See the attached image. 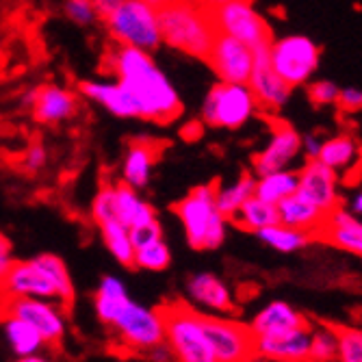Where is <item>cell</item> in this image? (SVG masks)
Masks as SVG:
<instances>
[{"mask_svg":"<svg viewBox=\"0 0 362 362\" xmlns=\"http://www.w3.org/2000/svg\"><path fill=\"white\" fill-rule=\"evenodd\" d=\"M337 362H362V330L354 325L337 327Z\"/></svg>","mask_w":362,"mask_h":362,"instance_id":"obj_37","label":"cell"},{"mask_svg":"<svg viewBox=\"0 0 362 362\" xmlns=\"http://www.w3.org/2000/svg\"><path fill=\"white\" fill-rule=\"evenodd\" d=\"M247 87L254 95L258 109L278 111L288 103L291 87L272 68L269 46L254 50V65H252V72H250Z\"/></svg>","mask_w":362,"mask_h":362,"instance_id":"obj_14","label":"cell"},{"mask_svg":"<svg viewBox=\"0 0 362 362\" xmlns=\"http://www.w3.org/2000/svg\"><path fill=\"white\" fill-rule=\"evenodd\" d=\"M109 327H113L117 343L124 347V351H137L141 356L150 347L165 341V325H163L160 310L148 308L133 300L126 302Z\"/></svg>","mask_w":362,"mask_h":362,"instance_id":"obj_7","label":"cell"},{"mask_svg":"<svg viewBox=\"0 0 362 362\" xmlns=\"http://www.w3.org/2000/svg\"><path fill=\"white\" fill-rule=\"evenodd\" d=\"M256 109V100L247 85L219 83L206 95L202 117L209 126L239 128L254 115Z\"/></svg>","mask_w":362,"mask_h":362,"instance_id":"obj_11","label":"cell"},{"mask_svg":"<svg viewBox=\"0 0 362 362\" xmlns=\"http://www.w3.org/2000/svg\"><path fill=\"white\" fill-rule=\"evenodd\" d=\"M33 262L44 272V276L50 280L54 293H57V302L68 310L74 304V284L70 278V272L65 267V262L54 256V254H40L33 258Z\"/></svg>","mask_w":362,"mask_h":362,"instance_id":"obj_29","label":"cell"},{"mask_svg":"<svg viewBox=\"0 0 362 362\" xmlns=\"http://www.w3.org/2000/svg\"><path fill=\"white\" fill-rule=\"evenodd\" d=\"M250 362H269V360H265V358H260V356H254Z\"/></svg>","mask_w":362,"mask_h":362,"instance_id":"obj_53","label":"cell"},{"mask_svg":"<svg viewBox=\"0 0 362 362\" xmlns=\"http://www.w3.org/2000/svg\"><path fill=\"white\" fill-rule=\"evenodd\" d=\"M298 191V172L295 170H280V172H272L265 176L256 178V187H254V195L260 197L262 202L269 204H278L284 197L293 195Z\"/></svg>","mask_w":362,"mask_h":362,"instance_id":"obj_31","label":"cell"},{"mask_svg":"<svg viewBox=\"0 0 362 362\" xmlns=\"http://www.w3.org/2000/svg\"><path fill=\"white\" fill-rule=\"evenodd\" d=\"M3 302H5V293H3V288H0V310H3Z\"/></svg>","mask_w":362,"mask_h":362,"instance_id":"obj_54","label":"cell"},{"mask_svg":"<svg viewBox=\"0 0 362 362\" xmlns=\"http://www.w3.org/2000/svg\"><path fill=\"white\" fill-rule=\"evenodd\" d=\"M13 362H54V360L44 354H30V356H20Z\"/></svg>","mask_w":362,"mask_h":362,"instance_id":"obj_48","label":"cell"},{"mask_svg":"<svg viewBox=\"0 0 362 362\" xmlns=\"http://www.w3.org/2000/svg\"><path fill=\"white\" fill-rule=\"evenodd\" d=\"M103 20L122 46L152 52L163 42L156 9L146 5L144 0H122L105 13Z\"/></svg>","mask_w":362,"mask_h":362,"instance_id":"obj_5","label":"cell"},{"mask_svg":"<svg viewBox=\"0 0 362 362\" xmlns=\"http://www.w3.org/2000/svg\"><path fill=\"white\" fill-rule=\"evenodd\" d=\"M81 91L95 100L98 105H103L111 113L119 117H141L139 103L135 100V95L130 93L122 83H95V81H83Z\"/></svg>","mask_w":362,"mask_h":362,"instance_id":"obj_22","label":"cell"},{"mask_svg":"<svg viewBox=\"0 0 362 362\" xmlns=\"http://www.w3.org/2000/svg\"><path fill=\"white\" fill-rule=\"evenodd\" d=\"M206 63L215 70L221 83L247 85L254 65V50L235 37L217 33Z\"/></svg>","mask_w":362,"mask_h":362,"instance_id":"obj_13","label":"cell"},{"mask_svg":"<svg viewBox=\"0 0 362 362\" xmlns=\"http://www.w3.org/2000/svg\"><path fill=\"white\" fill-rule=\"evenodd\" d=\"M313 325L300 327L278 337H262L254 341V354L269 362H308Z\"/></svg>","mask_w":362,"mask_h":362,"instance_id":"obj_19","label":"cell"},{"mask_svg":"<svg viewBox=\"0 0 362 362\" xmlns=\"http://www.w3.org/2000/svg\"><path fill=\"white\" fill-rule=\"evenodd\" d=\"M91 217L95 219V223L115 219V191H113V187H103L100 193L93 197Z\"/></svg>","mask_w":362,"mask_h":362,"instance_id":"obj_39","label":"cell"},{"mask_svg":"<svg viewBox=\"0 0 362 362\" xmlns=\"http://www.w3.org/2000/svg\"><path fill=\"white\" fill-rule=\"evenodd\" d=\"M46 165V150L42 144H33L28 152L24 154V168L28 172H37Z\"/></svg>","mask_w":362,"mask_h":362,"instance_id":"obj_43","label":"cell"},{"mask_svg":"<svg viewBox=\"0 0 362 362\" xmlns=\"http://www.w3.org/2000/svg\"><path fill=\"white\" fill-rule=\"evenodd\" d=\"M35 100H37V89H28V91L22 95V105H24V107H33V105H35Z\"/></svg>","mask_w":362,"mask_h":362,"instance_id":"obj_49","label":"cell"},{"mask_svg":"<svg viewBox=\"0 0 362 362\" xmlns=\"http://www.w3.org/2000/svg\"><path fill=\"white\" fill-rule=\"evenodd\" d=\"M128 233H130V243H133L135 250H139V247H144V245H150L152 241L163 239V228H160L158 219L148 221V223H144V226L128 228Z\"/></svg>","mask_w":362,"mask_h":362,"instance_id":"obj_40","label":"cell"},{"mask_svg":"<svg viewBox=\"0 0 362 362\" xmlns=\"http://www.w3.org/2000/svg\"><path fill=\"white\" fill-rule=\"evenodd\" d=\"M65 13L78 24H89L98 18L91 0H68V3H65Z\"/></svg>","mask_w":362,"mask_h":362,"instance_id":"obj_41","label":"cell"},{"mask_svg":"<svg viewBox=\"0 0 362 362\" xmlns=\"http://www.w3.org/2000/svg\"><path fill=\"white\" fill-rule=\"evenodd\" d=\"M172 262V252L168 243L158 239L152 241L150 245H144L135 250V267L137 269H148V272H165Z\"/></svg>","mask_w":362,"mask_h":362,"instance_id":"obj_36","label":"cell"},{"mask_svg":"<svg viewBox=\"0 0 362 362\" xmlns=\"http://www.w3.org/2000/svg\"><path fill=\"white\" fill-rule=\"evenodd\" d=\"M269 61L276 74L293 89L315 76L321 63V48L306 35H286L272 40Z\"/></svg>","mask_w":362,"mask_h":362,"instance_id":"obj_6","label":"cell"},{"mask_svg":"<svg viewBox=\"0 0 362 362\" xmlns=\"http://www.w3.org/2000/svg\"><path fill=\"white\" fill-rule=\"evenodd\" d=\"M256 237L265 243L267 247L276 250V252H282V254H291V252H300L304 247H308L315 239L302 230H295L291 226H284V223H274V226H267L256 233Z\"/></svg>","mask_w":362,"mask_h":362,"instance_id":"obj_32","label":"cell"},{"mask_svg":"<svg viewBox=\"0 0 362 362\" xmlns=\"http://www.w3.org/2000/svg\"><path fill=\"white\" fill-rule=\"evenodd\" d=\"M195 3H200V5H202V7H206V9H217V7H221V5L230 3V0H195Z\"/></svg>","mask_w":362,"mask_h":362,"instance_id":"obj_50","label":"cell"},{"mask_svg":"<svg viewBox=\"0 0 362 362\" xmlns=\"http://www.w3.org/2000/svg\"><path fill=\"white\" fill-rule=\"evenodd\" d=\"M187 295L193 304H197L202 310H209V315L235 317L239 310L233 291L215 274L204 272L191 276L187 282Z\"/></svg>","mask_w":362,"mask_h":362,"instance_id":"obj_16","label":"cell"},{"mask_svg":"<svg viewBox=\"0 0 362 362\" xmlns=\"http://www.w3.org/2000/svg\"><path fill=\"white\" fill-rule=\"evenodd\" d=\"M144 356H146L150 362H174V354H172V349L168 347L165 341L158 343V345H154V347H150Z\"/></svg>","mask_w":362,"mask_h":362,"instance_id":"obj_44","label":"cell"},{"mask_svg":"<svg viewBox=\"0 0 362 362\" xmlns=\"http://www.w3.org/2000/svg\"><path fill=\"white\" fill-rule=\"evenodd\" d=\"M315 239L330 243L332 247H339L343 252L362 256V219L351 215L341 204L325 217Z\"/></svg>","mask_w":362,"mask_h":362,"instance_id":"obj_20","label":"cell"},{"mask_svg":"<svg viewBox=\"0 0 362 362\" xmlns=\"http://www.w3.org/2000/svg\"><path fill=\"white\" fill-rule=\"evenodd\" d=\"M0 288L7 298H40L57 302L50 280L33 260H16L9 274L0 280Z\"/></svg>","mask_w":362,"mask_h":362,"instance_id":"obj_17","label":"cell"},{"mask_svg":"<svg viewBox=\"0 0 362 362\" xmlns=\"http://www.w3.org/2000/svg\"><path fill=\"white\" fill-rule=\"evenodd\" d=\"M321 139L317 135H306L302 137V154H306V158H317L319 156V150H321Z\"/></svg>","mask_w":362,"mask_h":362,"instance_id":"obj_45","label":"cell"},{"mask_svg":"<svg viewBox=\"0 0 362 362\" xmlns=\"http://www.w3.org/2000/svg\"><path fill=\"white\" fill-rule=\"evenodd\" d=\"M254 187H256V176H252L250 172H243L235 182H230V185H219L217 182L215 202H217L219 213L226 219L233 217L254 195Z\"/></svg>","mask_w":362,"mask_h":362,"instance_id":"obj_30","label":"cell"},{"mask_svg":"<svg viewBox=\"0 0 362 362\" xmlns=\"http://www.w3.org/2000/svg\"><path fill=\"white\" fill-rule=\"evenodd\" d=\"M100 226V233H103V241L109 247V252L115 256V260L124 267H135V247L130 243V233L128 228L117 221V219H109L98 223Z\"/></svg>","mask_w":362,"mask_h":362,"instance_id":"obj_34","label":"cell"},{"mask_svg":"<svg viewBox=\"0 0 362 362\" xmlns=\"http://www.w3.org/2000/svg\"><path fill=\"white\" fill-rule=\"evenodd\" d=\"M337 105H339V109L343 113H358V111H362V89H358V87L341 89Z\"/></svg>","mask_w":362,"mask_h":362,"instance_id":"obj_42","label":"cell"},{"mask_svg":"<svg viewBox=\"0 0 362 362\" xmlns=\"http://www.w3.org/2000/svg\"><path fill=\"white\" fill-rule=\"evenodd\" d=\"M341 87L334 81H315L308 85V98L310 103L317 107H327V105H337L339 100Z\"/></svg>","mask_w":362,"mask_h":362,"instance_id":"obj_38","label":"cell"},{"mask_svg":"<svg viewBox=\"0 0 362 362\" xmlns=\"http://www.w3.org/2000/svg\"><path fill=\"white\" fill-rule=\"evenodd\" d=\"M247 325L254 339H262V337H278V334L300 330V327L310 325V321L288 302L274 300L262 306Z\"/></svg>","mask_w":362,"mask_h":362,"instance_id":"obj_18","label":"cell"},{"mask_svg":"<svg viewBox=\"0 0 362 362\" xmlns=\"http://www.w3.org/2000/svg\"><path fill=\"white\" fill-rule=\"evenodd\" d=\"M0 315H11L30 323L46 341V347H59L68 332V319L65 308L52 300L40 298H7L3 302Z\"/></svg>","mask_w":362,"mask_h":362,"instance_id":"obj_10","label":"cell"},{"mask_svg":"<svg viewBox=\"0 0 362 362\" xmlns=\"http://www.w3.org/2000/svg\"><path fill=\"white\" fill-rule=\"evenodd\" d=\"M165 325V343L174 362H217L202 327V313L185 300H170L158 306Z\"/></svg>","mask_w":362,"mask_h":362,"instance_id":"obj_4","label":"cell"},{"mask_svg":"<svg viewBox=\"0 0 362 362\" xmlns=\"http://www.w3.org/2000/svg\"><path fill=\"white\" fill-rule=\"evenodd\" d=\"M35 117L42 124H54L61 119H68L76 111V98L57 85H44L37 89V100L33 105Z\"/></svg>","mask_w":362,"mask_h":362,"instance_id":"obj_24","label":"cell"},{"mask_svg":"<svg viewBox=\"0 0 362 362\" xmlns=\"http://www.w3.org/2000/svg\"><path fill=\"white\" fill-rule=\"evenodd\" d=\"M146 5H150L152 9H160V7H165L170 3H174V0H144Z\"/></svg>","mask_w":362,"mask_h":362,"instance_id":"obj_51","label":"cell"},{"mask_svg":"<svg viewBox=\"0 0 362 362\" xmlns=\"http://www.w3.org/2000/svg\"><path fill=\"white\" fill-rule=\"evenodd\" d=\"M211 18L217 33L243 42L252 50L267 48L274 40L267 20L256 11L252 0H230L217 9H211Z\"/></svg>","mask_w":362,"mask_h":362,"instance_id":"obj_8","label":"cell"},{"mask_svg":"<svg viewBox=\"0 0 362 362\" xmlns=\"http://www.w3.org/2000/svg\"><path fill=\"white\" fill-rule=\"evenodd\" d=\"M295 193L317 206L323 215H330L334 209L341 206L339 174L325 168L317 158L306 160L304 168L298 172V191Z\"/></svg>","mask_w":362,"mask_h":362,"instance_id":"obj_12","label":"cell"},{"mask_svg":"<svg viewBox=\"0 0 362 362\" xmlns=\"http://www.w3.org/2000/svg\"><path fill=\"white\" fill-rule=\"evenodd\" d=\"M215 193L217 180L191 189L187 197L172 206L193 250H217L226 241V217L217 209Z\"/></svg>","mask_w":362,"mask_h":362,"instance_id":"obj_3","label":"cell"},{"mask_svg":"<svg viewBox=\"0 0 362 362\" xmlns=\"http://www.w3.org/2000/svg\"><path fill=\"white\" fill-rule=\"evenodd\" d=\"M91 3H93V7H95L98 18H105V13H107L109 9H113L115 5H119L122 0H91Z\"/></svg>","mask_w":362,"mask_h":362,"instance_id":"obj_47","label":"cell"},{"mask_svg":"<svg viewBox=\"0 0 362 362\" xmlns=\"http://www.w3.org/2000/svg\"><path fill=\"white\" fill-rule=\"evenodd\" d=\"M128 300H130L128 288L122 280H117L113 276L103 278L95 288V293H93V308H95L98 319H100L105 325H111Z\"/></svg>","mask_w":362,"mask_h":362,"instance_id":"obj_28","label":"cell"},{"mask_svg":"<svg viewBox=\"0 0 362 362\" xmlns=\"http://www.w3.org/2000/svg\"><path fill=\"white\" fill-rule=\"evenodd\" d=\"M302 154V137L288 124H276L269 144L254 156V174L265 176L288 170L291 163Z\"/></svg>","mask_w":362,"mask_h":362,"instance_id":"obj_15","label":"cell"},{"mask_svg":"<svg viewBox=\"0 0 362 362\" xmlns=\"http://www.w3.org/2000/svg\"><path fill=\"white\" fill-rule=\"evenodd\" d=\"M163 148H165V144L152 137H139L130 141L122 168L124 185H128L130 189H144L152 176V168L158 160Z\"/></svg>","mask_w":362,"mask_h":362,"instance_id":"obj_21","label":"cell"},{"mask_svg":"<svg viewBox=\"0 0 362 362\" xmlns=\"http://www.w3.org/2000/svg\"><path fill=\"white\" fill-rule=\"evenodd\" d=\"M160 40L191 57L206 61L213 48L217 28L211 18V9L195 0H174L156 9Z\"/></svg>","mask_w":362,"mask_h":362,"instance_id":"obj_2","label":"cell"},{"mask_svg":"<svg viewBox=\"0 0 362 362\" xmlns=\"http://www.w3.org/2000/svg\"><path fill=\"white\" fill-rule=\"evenodd\" d=\"M109 65L111 72L117 76V83H122L135 95L141 109V117L158 124H170L180 117V98L148 52L130 46H119L109 57Z\"/></svg>","mask_w":362,"mask_h":362,"instance_id":"obj_1","label":"cell"},{"mask_svg":"<svg viewBox=\"0 0 362 362\" xmlns=\"http://www.w3.org/2000/svg\"><path fill=\"white\" fill-rule=\"evenodd\" d=\"M202 327L217 362H250L254 354V334L250 325L235 319L202 313Z\"/></svg>","mask_w":362,"mask_h":362,"instance_id":"obj_9","label":"cell"},{"mask_svg":"<svg viewBox=\"0 0 362 362\" xmlns=\"http://www.w3.org/2000/svg\"><path fill=\"white\" fill-rule=\"evenodd\" d=\"M230 221L237 223V226L243 228V230H250V233L256 235L258 230L278 223V211H276L274 204L262 202L260 197L252 195L250 200H247L233 217H230Z\"/></svg>","mask_w":362,"mask_h":362,"instance_id":"obj_33","label":"cell"},{"mask_svg":"<svg viewBox=\"0 0 362 362\" xmlns=\"http://www.w3.org/2000/svg\"><path fill=\"white\" fill-rule=\"evenodd\" d=\"M5 252H11V243L3 233H0V254H5Z\"/></svg>","mask_w":362,"mask_h":362,"instance_id":"obj_52","label":"cell"},{"mask_svg":"<svg viewBox=\"0 0 362 362\" xmlns=\"http://www.w3.org/2000/svg\"><path fill=\"white\" fill-rule=\"evenodd\" d=\"M278 211V221L284 226H291L295 230H302V233L310 235L313 239L317 237V233L321 230L323 221L327 215H323L317 206H313L310 202H306L302 195L293 193L288 197H284L282 202L276 204Z\"/></svg>","mask_w":362,"mask_h":362,"instance_id":"obj_23","label":"cell"},{"mask_svg":"<svg viewBox=\"0 0 362 362\" xmlns=\"http://www.w3.org/2000/svg\"><path fill=\"white\" fill-rule=\"evenodd\" d=\"M362 158V146L351 135H337L321 144L317 160H321L325 168L339 172L351 170L356 163Z\"/></svg>","mask_w":362,"mask_h":362,"instance_id":"obj_26","label":"cell"},{"mask_svg":"<svg viewBox=\"0 0 362 362\" xmlns=\"http://www.w3.org/2000/svg\"><path fill=\"white\" fill-rule=\"evenodd\" d=\"M343 206H345L351 215H356V217L362 219V189L356 191V193H351V195H349V200H347Z\"/></svg>","mask_w":362,"mask_h":362,"instance_id":"obj_46","label":"cell"},{"mask_svg":"<svg viewBox=\"0 0 362 362\" xmlns=\"http://www.w3.org/2000/svg\"><path fill=\"white\" fill-rule=\"evenodd\" d=\"M113 191H115V219L122 221L126 228L144 226L156 219L154 209L146 200H141L135 189L119 182L113 185Z\"/></svg>","mask_w":362,"mask_h":362,"instance_id":"obj_27","label":"cell"},{"mask_svg":"<svg viewBox=\"0 0 362 362\" xmlns=\"http://www.w3.org/2000/svg\"><path fill=\"white\" fill-rule=\"evenodd\" d=\"M339 343L334 325H317L310 330V356L308 362H337Z\"/></svg>","mask_w":362,"mask_h":362,"instance_id":"obj_35","label":"cell"},{"mask_svg":"<svg viewBox=\"0 0 362 362\" xmlns=\"http://www.w3.org/2000/svg\"><path fill=\"white\" fill-rule=\"evenodd\" d=\"M0 325H3L7 345L16 354V358L44 351L46 341L30 323H26L18 317H11V315H0Z\"/></svg>","mask_w":362,"mask_h":362,"instance_id":"obj_25","label":"cell"}]
</instances>
